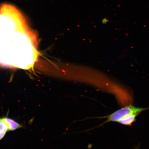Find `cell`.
Listing matches in <instances>:
<instances>
[{
	"mask_svg": "<svg viewBox=\"0 0 149 149\" xmlns=\"http://www.w3.org/2000/svg\"><path fill=\"white\" fill-rule=\"evenodd\" d=\"M37 39L14 6H0V66L29 70L38 58Z\"/></svg>",
	"mask_w": 149,
	"mask_h": 149,
	"instance_id": "obj_1",
	"label": "cell"
},
{
	"mask_svg": "<svg viewBox=\"0 0 149 149\" xmlns=\"http://www.w3.org/2000/svg\"><path fill=\"white\" fill-rule=\"evenodd\" d=\"M149 109V108L137 107L131 104L126 105L124 107L118 110L107 116L97 117V118H107L105 122L100 125H102L106 123L109 122H117L120 119L128 115L137 113L139 114L142 112Z\"/></svg>",
	"mask_w": 149,
	"mask_h": 149,
	"instance_id": "obj_2",
	"label": "cell"
},
{
	"mask_svg": "<svg viewBox=\"0 0 149 149\" xmlns=\"http://www.w3.org/2000/svg\"><path fill=\"white\" fill-rule=\"evenodd\" d=\"M3 118L8 128L9 131H14L23 127V125L19 123L13 119L7 117H5Z\"/></svg>",
	"mask_w": 149,
	"mask_h": 149,
	"instance_id": "obj_3",
	"label": "cell"
},
{
	"mask_svg": "<svg viewBox=\"0 0 149 149\" xmlns=\"http://www.w3.org/2000/svg\"><path fill=\"white\" fill-rule=\"evenodd\" d=\"M139 114L137 113H133L128 115L120 119L117 122L123 125L130 126L135 122L136 118Z\"/></svg>",
	"mask_w": 149,
	"mask_h": 149,
	"instance_id": "obj_4",
	"label": "cell"
},
{
	"mask_svg": "<svg viewBox=\"0 0 149 149\" xmlns=\"http://www.w3.org/2000/svg\"><path fill=\"white\" fill-rule=\"evenodd\" d=\"M0 131H9L8 127L3 118L0 117Z\"/></svg>",
	"mask_w": 149,
	"mask_h": 149,
	"instance_id": "obj_5",
	"label": "cell"
},
{
	"mask_svg": "<svg viewBox=\"0 0 149 149\" xmlns=\"http://www.w3.org/2000/svg\"><path fill=\"white\" fill-rule=\"evenodd\" d=\"M7 132L5 131H0V141L5 137Z\"/></svg>",
	"mask_w": 149,
	"mask_h": 149,
	"instance_id": "obj_6",
	"label": "cell"
},
{
	"mask_svg": "<svg viewBox=\"0 0 149 149\" xmlns=\"http://www.w3.org/2000/svg\"><path fill=\"white\" fill-rule=\"evenodd\" d=\"M109 22V20L107 18H104L102 19V23L103 24H106Z\"/></svg>",
	"mask_w": 149,
	"mask_h": 149,
	"instance_id": "obj_7",
	"label": "cell"
}]
</instances>
